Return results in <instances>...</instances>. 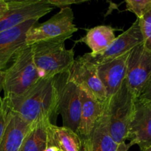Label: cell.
I'll use <instances>...</instances> for the list:
<instances>
[{
	"instance_id": "obj_1",
	"label": "cell",
	"mask_w": 151,
	"mask_h": 151,
	"mask_svg": "<svg viewBox=\"0 0 151 151\" xmlns=\"http://www.w3.org/2000/svg\"><path fill=\"white\" fill-rule=\"evenodd\" d=\"M4 98L9 109L30 125L42 120H49L53 124L52 119L58 114L59 90L56 77L40 78L22 95Z\"/></svg>"
},
{
	"instance_id": "obj_25",
	"label": "cell",
	"mask_w": 151,
	"mask_h": 151,
	"mask_svg": "<svg viewBox=\"0 0 151 151\" xmlns=\"http://www.w3.org/2000/svg\"><path fill=\"white\" fill-rule=\"evenodd\" d=\"M9 9L8 1L0 0V17L4 14Z\"/></svg>"
},
{
	"instance_id": "obj_20",
	"label": "cell",
	"mask_w": 151,
	"mask_h": 151,
	"mask_svg": "<svg viewBox=\"0 0 151 151\" xmlns=\"http://www.w3.org/2000/svg\"><path fill=\"white\" fill-rule=\"evenodd\" d=\"M126 9L140 19L151 10V0H127Z\"/></svg>"
},
{
	"instance_id": "obj_9",
	"label": "cell",
	"mask_w": 151,
	"mask_h": 151,
	"mask_svg": "<svg viewBox=\"0 0 151 151\" xmlns=\"http://www.w3.org/2000/svg\"><path fill=\"white\" fill-rule=\"evenodd\" d=\"M151 75V50L144 43L130 51L127 59L125 82L137 98Z\"/></svg>"
},
{
	"instance_id": "obj_10",
	"label": "cell",
	"mask_w": 151,
	"mask_h": 151,
	"mask_svg": "<svg viewBox=\"0 0 151 151\" xmlns=\"http://www.w3.org/2000/svg\"><path fill=\"white\" fill-rule=\"evenodd\" d=\"M144 43L143 35L139 26V19L123 33L115 38L113 42L105 52L96 57H92L88 53L84 55L96 65L113 60L116 58L129 53L134 47Z\"/></svg>"
},
{
	"instance_id": "obj_5",
	"label": "cell",
	"mask_w": 151,
	"mask_h": 151,
	"mask_svg": "<svg viewBox=\"0 0 151 151\" xmlns=\"http://www.w3.org/2000/svg\"><path fill=\"white\" fill-rule=\"evenodd\" d=\"M70 7L60 9L46 22L37 23L27 32V45L41 41H66L78 31Z\"/></svg>"
},
{
	"instance_id": "obj_26",
	"label": "cell",
	"mask_w": 151,
	"mask_h": 151,
	"mask_svg": "<svg viewBox=\"0 0 151 151\" xmlns=\"http://www.w3.org/2000/svg\"><path fill=\"white\" fill-rule=\"evenodd\" d=\"M131 145L129 144H126V142H122L121 144L118 145V148H117V151H128Z\"/></svg>"
},
{
	"instance_id": "obj_29",
	"label": "cell",
	"mask_w": 151,
	"mask_h": 151,
	"mask_svg": "<svg viewBox=\"0 0 151 151\" xmlns=\"http://www.w3.org/2000/svg\"><path fill=\"white\" fill-rule=\"evenodd\" d=\"M144 151H151V146H150V147H148L147 149H146L145 150H144Z\"/></svg>"
},
{
	"instance_id": "obj_15",
	"label": "cell",
	"mask_w": 151,
	"mask_h": 151,
	"mask_svg": "<svg viewBox=\"0 0 151 151\" xmlns=\"http://www.w3.org/2000/svg\"><path fill=\"white\" fill-rule=\"evenodd\" d=\"M31 125L9 109L7 123L0 143V151H19Z\"/></svg>"
},
{
	"instance_id": "obj_30",
	"label": "cell",
	"mask_w": 151,
	"mask_h": 151,
	"mask_svg": "<svg viewBox=\"0 0 151 151\" xmlns=\"http://www.w3.org/2000/svg\"><path fill=\"white\" fill-rule=\"evenodd\" d=\"M59 151H61V150H59Z\"/></svg>"
},
{
	"instance_id": "obj_18",
	"label": "cell",
	"mask_w": 151,
	"mask_h": 151,
	"mask_svg": "<svg viewBox=\"0 0 151 151\" xmlns=\"http://www.w3.org/2000/svg\"><path fill=\"white\" fill-rule=\"evenodd\" d=\"M48 143L56 146L61 151H80L81 137L77 133L64 126L50 123L47 127Z\"/></svg>"
},
{
	"instance_id": "obj_28",
	"label": "cell",
	"mask_w": 151,
	"mask_h": 151,
	"mask_svg": "<svg viewBox=\"0 0 151 151\" xmlns=\"http://www.w3.org/2000/svg\"><path fill=\"white\" fill-rule=\"evenodd\" d=\"M44 151H59V149H58L56 146L53 145L51 144H49L48 143V145H47V148H46Z\"/></svg>"
},
{
	"instance_id": "obj_11",
	"label": "cell",
	"mask_w": 151,
	"mask_h": 151,
	"mask_svg": "<svg viewBox=\"0 0 151 151\" xmlns=\"http://www.w3.org/2000/svg\"><path fill=\"white\" fill-rule=\"evenodd\" d=\"M127 139L130 145H137L142 151L151 146V102L136 99Z\"/></svg>"
},
{
	"instance_id": "obj_13",
	"label": "cell",
	"mask_w": 151,
	"mask_h": 151,
	"mask_svg": "<svg viewBox=\"0 0 151 151\" xmlns=\"http://www.w3.org/2000/svg\"><path fill=\"white\" fill-rule=\"evenodd\" d=\"M130 52L96 65L98 75L106 91L107 100L119 90L125 81Z\"/></svg>"
},
{
	"instance_id": "obj_16",
	"label": "cell",
	"mask_w": 151,
	"mask_h": 151,
	"mask_svg": "<svg viewBox=\"0 0 151 151\" xmlns=\"http://www.w3.org/2000/svg\"><path fill=\"white\" fill-rule=\"evenodd\" d=\"M115 28L107 25H99L88 29L86 35L78 40V42L85 44L91 52L90 56L96 57L102 54L110 46L115 39Z\"/></svg>"
},
{
	"instance_id": "obj_7",
	"label": "cell",
	"mask_w": 151,
	"mask_h": 151,
	"mask_svg": "<svg viewBox=\"0 0 151 151\" xmlns=\"http://www.w3.org/2000/svg\"><path fill=\"white\" fill-rule=\"evenodd\" d=\"M8 4V10L0 17V33L28 21L39 20L54 9L47 0H11Z\"/></svg>"
},
{
	"instance_id": "obj_14",
	"label": "cell",
	"mask_w": 151,
	"mask_h": 151,
	"mask_svg": "<svg viewBox=\"0 0 151 151\" xmlns=\"http://www.w3.org/2000/svg\"><path fill=\"white\" fill-rule=\"evenodd\" d=\"M80 151H117L118 144L114 142L109 131L108 119L105 111L87 137H81Z\"/></svg>"
},
{
	"instance_id": "obj_27",
	"label": "cell",
	"mask_w": 151,
	"mask_h": 151,
	"mask_svg": "<svg viewBox=\"0 0 151 151\" xmlns=\"http://www.w3.org/2000/svg\"><path fill=\"white\" fill-rule=\"evenodd\" d=\"M4 88V71H0V94Z\"/></svg>"
},
{
	"instance_id": "obj_2",
	"label": "cell",
	"mask_w": 151,
	"mask_h": 151,
	"mask_svg": "<svg viewBox=\"0 0 151 151\" xmlns=\"http://www.w3.org/2000/svg\"><path fill=\"white\" fill-rule=\"evenodd\" d=\"M30 46L40 78H53L70 72L75 52L73 48L66 49L65 41H41Z\"/></svg>"
},
{
	"instance_id": "obj_22",
	"label": "cell",
	"mask_w": 151,
	"mask_h": 151,
	"mask_svg": "<svg viewBox=\"0 0 151 151\" xmlns=\"http://www.w3.org/2000/svg\"><path fill=\"white\" fill-rule=\"evenodd\" d=\"M9 108L4 97H0V143L7 123Z\"/></svg>"
},
{
	"instance_id": "obj_8",
	"label": "cell",
	"mask_w": 151,
	"mask_h": 151,
	"mask_svg": "<svg viewBox=\"0 0 151 151\" xmlns=\"http://www.w3.org/2000/svg\"><path fill=\"white\" fill-rule=\"evenodd\" d=\"M68 80L99 103L103 105L105 103L106 91L98 75L96 65L84 55L75 59L68 72Z\"/></svg>"
},
{
	"instance_id": "obj_17",
	"label": "cell",
	"mask_w": 151,
	"mask_h": 151,
	"mask_svg": "<svg viewBox=\"0 0 151 151\" xmlns=\"http://www.w3.org/2000/svg\"><path fill=\"white\" fill-rule=\"evenodd\" d=\"M104 112L103 104L82 91V107L79 127L77 134L80 137H87Z\"/></svg>"
},
{
	"instance_id": "obj_3",
	"label": "cell",
	"mask_w": 151,
	"mask_h": 151,
	"mask_svg": "<svg viewBox=\"0 0 151 151\" xmlns=\"http://www.w3.org/2000/svg\"><path fill=\"white\" fill-rule=\"evenodd\" d=\"M136 99L124 81L119 90L103 105L108 119L110 134L116 144L125 142L127 139Z\"/></svg>"
},
{
	"instance_id": "obj_23",
	"label": "cell",
	"mask_w": 151,
	"mask_h": 151,
	"mask_svg": "<svg viewBox=\"0 0 151 151\" xmlns=\"http://www.w3.org/2000/svg\"><path fill=\"white\" fill-rule=\"evenodd\" d=\"M87 0H47V2L53 7H59L60 9L70 7L72 4H81L87 2Z\"/></svg>"
},
{
	"instance_id": "obj_4",
	"label": "cell",
	"mask_w": 151,
	"mask_h": 151,
	"mask_svg": "<svg viewBox=\"0 0 151 151\" xmlns=\"http://www.w3.org/2000/svg\"><path fill=\"white\" fill-rule=\"evenodd\" d=\"M11 62V65L4 71L3 91L6 98L22 95L40 79L30 45L22 49Z\"/></svg>"
},
{
	"instance_id": "obj_12",
	"label": "cell",
	"mask_w": 151,
	"mask_h": 151,
	"mask_svg": "<svg viewBox=\"0 0 151 151\" xmlns=\"http://www.w3.org/2000/svg\"><path fill=\"white\" fill-rule=\"evenodd\" d=\"M38 23V20L28 21L0 33V71H4L16 55L27 46V32Z\"/></svg>"
},
{
	"instance_id": "obj_24",
	"label": "cell",
	"mask_w": 151,
	"mask_h": 151,
	"mask_svg": "<svg viewBox=\"0 0 151 151\" xmlns=\"http://www.w3.org/2000/svg\"><path fill=\"white\" fill-rule=\"evenodd\" d=\"M139 99L144 100V101L151 102V75L147 84L145 85L142 94L139 97Z\"/></svg>"
},
{
	"instance_id": "obj_6",
	"label": "cell",
	"mask_w": 151,
	"mask_h": 151,
	"mask_svg": "<svg viewBox=\"0 0 151 151\" xmlns=\"http://www.w3.org/2000/svg\"><path fill=\"white\" fill-rule=\"evenodd\" d=\"M56 80L59 90L58 114L62 116L64 127L77 133L82 107V91L68 80V73L58 75Z\"/></svg>"
},
{
	"instance_id": "obj_21",
	"label": "cell",
	"mask_w": 151,
	"mask_h": 151,
	"mask_svg": "<svg viewBox=\"0 0 151 151\" xmlns=\"http://www.w3.org/2000/svg\"><path fill=\"white\" fill-rule=\"evenodd\" d=\"M139 20V26L143 35L144 44L151 50V10Z\"/></svg>"
},
{
	"instance_id": "obj_19",
	"label": "cell",
	"mask_w": 151,
	"mask_h": 151,
	"mask_svg": "<svg viewBox=\"0 0 151 151\" xmlns=\"http://www.w3.org/2000/svg\"><path fill=\"white\" fill-rule=\"evenodd\" d=\"M51 122L42 120L31 125L19 151H44L48 145L47 127Z\"/></svg>"
}]
</instances>
